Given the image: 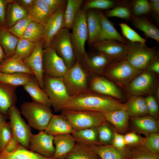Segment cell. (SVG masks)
<instances>
[{"label": "cell", "mask_w": 159, "mask_h": 159, "mask_svg": "<svg viewBox=\"0 0 159 159\" xmlns=\"http://www.w3.org/2000/svg\"><path fill=\"white\" fill-rule=\"evenodd\" d=\"M54 138L44 131H39L35 135L32 134L28 149L47 157H53L55 151Z\"/></svg>", "instance_id": "16"}, {"label": "cell", "mask_w": 159, "mask_h": 159, "mask_svg": "<svg viewBox=\"0 0 159 159\" xmlns=\"http://www.w3.org/2000/svg\"><path fill=\"white\" fill-rule=\"evenodd\" d=\"M0 159H56L48 157L32 151L20 145L13 152L6 154L0 155Z\"/></svg>", "instance_id": "37"}, {"label": "cell", "mask_w": 159, "mask_h": 159, "mask_svg": "<svg viewBox=\"0 0 159 159\" xmlns=\"http://www.w3.org/2000/svg\"><path fill=\"white\" fill-rule=\"evenodd\" d=\"M90 76L80 62L76 60L68 69L62 79L70 97L77 95L89 90Z\"/></svg>", "instance_id": "4"}, {"label": "cell", "mask_w": 159, "mask_h": 159, "mask_svg": "<svg viewBox=\"0 0 159 159\" xmlns=\"http://www.w3.org/2000/svg\"><path fill=\"white\" fill-rule=\"evenodd\" d=\"M126 145H138L143 144L145 138L133 132H130L124 135Z\"/></svg>", "instance_id": "51"}, {"label": "cell", "mask_w": 159, "mask_h": 159, "mask_svg": "<svg viewBox=\"0 0 159 159\" xmlns=\"http://www.w3.org/2000/svg\"><path fill=\"white\" fill-rule=\"evenodd\" d=\"M26 11L32 21L43 26L52 14L44 0H34Z\"/></svg>", "instance_id": "20"}, {"label": "cell", "mask_w": 159, "mask_h": 159, "mask_svg": "<svg viewBox=\"0 0 159 159\" xmlns=\"http://www.w3.org/2000/svg\"><path fill=\"white\" fill-rule=\"evenodd\" d=\"M145 99L148 114L157 119L158 114V102L152 95L147 96Z\"/></svg>", "instance_id": "50"}, {"label": "cell", "mask_w": 159, "mask_h": 159, "mask_svg": "<svg viewBox=\"0 0 159 159\" xmlns=\"http://www.w3.org/2000/svg\"><path fill=\"white\" fill-rule=\"evenodd\" d=\"M90 76V91L112 97L120 101L123 100L124 97L122 91L115 83L101 75Z\"/></svg>", "instance_id": "13"}, {"label": "cell", "mask_w": 159, "mask_h": 159, "mask_svg": "<svg viewBox=\"0 0 159 159\" xmlns=\"http://www.w3.org/2000/svg\"><path fill=\"white\" fill-rule=\"evenodd\" d=\"M33 75L25 73H5L0 72V83L10 86L17 87L24 86Z\"/></svg>", "instance_id": "38"}, {"label": "cell", "mask_w": 159, "mask_h": 159, "mask_svg": "<svg viewBox=\"0 0 159 159\" xmlns=\"http://www.w3.org/2000/svg\"><path fill=\"white\" fill-rule=\"evenodd\" d=\"M34 0H17V2L26 10L31 6Z\"/></svg>", "instance_id": "58"}, {"label": "cell", "mask_w": 159, "mask_h": 159, "mask_svg": "<svg viewBox=\"0 0 159 159\" xmlns=\"http://www.w3.org/2000/svg\"><path fill=\"white\" fill-rule=\"evenodd\" d=\"M105 120L115 127L117 131L123 132L128 127L129 116L125 109L102 113Z\"/></svg>", "instance_id": "26"}, {"label": "cell", "mask_w": 159, "mask_h": 159, "mask_svg": "<svg viewBox=\"0 0 159 159\" xmlns=\"http://www.w3.org/2000/svg\"><path fill=\"white\" fill-rule=\"evenodd\" d=\"M73 130L98 127L106 120L102 113L87 110H62Z\"/></svg>", "instance_id": "9"}, {"label": "cell", "mask_w": 159, "mask_h": 159, "mask_svg": "<svg viewBox=\"0 0 159 159\" xmlns=\"http://www.w3.org/2000/svg\"><path fill=\"white\" fill-rule=\"evenodd\" d=\"M2 29V28L1 27V26L0 25V31Z\"/></svg>", "instance_id": "62"}, {"label": "cell", "mask_w": 159, "mask_h": 159, "mask_svg": "<svg viewBox=\"0 0 159 159\" xmlns=\"http://www.w3.org/2000/svg\"><path fill=\"white\" fill-rule=\"evenodd\" d=\"M43 42L42 40L38 42L30 56L23 61L32 71L40 87L44 89L43 68Z\"/></svg>", "instance_id": "18"}, {"label": "cell", "mask_w": 159, "mask_h": 159, "mask_svg": "<svg viewBox=\"0 0 159 159\" xmlns=\"http://www.w3.org/2000/svg\"><path fill=\"white\" fill-rule=\"evenodd\" d=\"M87 11L81 9L71 28V37L76 60L82 61L86 52L85 44L88 38Z\"/></svg>", "instance_id": "7"}, {"label": "cell", "mask_w": 159, "mask_h": 159, "mask_svg": "<svg viewBox=\"0 0 159 159\" xmlns=\"http://www.w3.org/2000/svg\"><path fill=\"white\" fill-rule=\"evenodd\" d=\"M104 14L107 18L114 17L126 20H130L133 16L130 6L120 2L112 9L106 11Z\"/></svg>", "instance_id": "41"}, {"label": "cell", "mask_w": 159, "mask_h": 159, "mask_svg": "<svg viewBox=\"0 0 159 159\" xmlns=\"http://www.w3.org/2000/svg\"><path fill=\"white\" fill-rule=\"evenodd\" d=\"M122 109H125V105L121 101L89 91L71 97L62 110H87L102 113Z\"/></svg>", "instance_id": "1"}, {"label": "cell", "mask_w": 159, "mask_h": 159, "mask_svg": "<svg viewBox=\"0 0 159 159\" xmlns=\"http://www.w3.org/2000/svg\"><path fill=\"white\" fill-rule=\"evenodd\" d=\"M158 75L147 69L142 70L124 89L127 95H153L159 85Z\"/></svg>", "instance_id": "5"}, {"label": "cell", "mask_w": 159, "mask_h": 159, "mask_svg": "<svg viewBox=\"0 0 159 159\" xmlns=\"http://www.w3.org/2000/svg\"><path fill=\"white\" fill-rule=\"evenodd\" d=\"M158 75L159 74V59L158 57L150 64L146 69Z\"/></svg>", "instance_id": "56"}, {"label": "cell", "mask_w": 159, "mask_h": 159, "mask_svg": "<svg viewBox=\"0 0 159 159\" xmlns=\"http://www.w3.org/2000/svg\"><path fill=\"white\" fill-rule=\"evenodd\" d=\"M115 41L110 40L100 41L92 46L98 52L106 55L114 61L126 59L127 52L126 44Z\"/></svg>", "instance_id": "17"}, {"label": "cell", "mask_w": 159, "mask_h": 159, "mask_svg": "<svg viewBox=\"0 0 159 159\" xmlns=\"http://www.w3.org/2000/svg\"><path fill=\"white\" fill-rule=\"evenodd\" d=\"M119 2L111 0H88L85 2L81 9L86 11L91 9H107L113 8Z\"/></svg>", "instance_id": "42"}, {"label": "cell", "mask_w": 159, "mask_h": 159, "mask_svg": "<svg viewBox=\"0 0 159 159\" xmlns=\"http://www.w3.org/2000/svg\"><path fill=\"white\" fill-rule=\"evenodd\" d=\"M28 16L26 10L21 6L16 0H12L7 7L5 24L9 29L21 19Z\"/></svg>", "instance_id": "32"}, {"label": "cell", "mask_w": 159, "mask_h": 159, "mask_svg": "<svg viewBox=\"0 0 159 159\" xmlns=\"http://www.w3.org/2000/svg\"><path fill=\"white\" fill-rule=\"evenodd\" d=\"M9 122H6L0 128V154L13 135Z\"/></svg>", "instance_id": "49"}, {"label": "cell", "mask_w": 159, "mask_h": 159, "mask_svg": "<svg viewBox=\"0 0 159 159\" xmlns=\"http://www.w3.org/2000/svg\"><path fill=\"white\" fill-rule=\"evenodd\" d=\"M43 68L44 75L62 77L68 69L62 59L51 47L43 48Z\"/></svg>", "instance_id": "12"}, {"label": "cell", "mask_w": 159, "mask_h": 159, "mask_svg": "<svg viewBox=\"0 0 159 159\" xmlns=\"http://www.w3.org/2000/svg\"><path fill=\"white\" fill-rule=\"evenodd\" d=\"M12 0H0V25L2 29H6L5 17L8 4Z\"/></svg>", "instance_id": "53"}, {"label": "cell", "mask_w": 159, "mask_h": 159, "mask_svg": "<svg viewBox=\"0 0 159 159\" xmlns=\"http://www.w3.org/2000/svg\"><path fill=\"white\" fill-rule=\"evenodd\" d=\"M83 2V0H67L64 14V28L71 29Z\"/></svg>", "instance_id": "34"}, {"label": "cell", "mask_w": 159, "mask_h": 159, "mask_svg": "<svg viewBox=\"0 0 159 159\" xmlns=\"http://www.w3.org/2000/svg\"><path fill=\"white\" fill-rule=\"evenodd\" d=\"M132 13L134 16L146 14L151 11L149 1L148 0L134 1L132 4Z\"/></svg>", "instance_id": "46"}, {"label": "cell", "mask_w": 159, "mask_h": 159, "mask_svg": "<svg viewBox=\"0 0 159 159\" xmlns=\"http://www.w3.org/2000/svg\"><path fill=\"white\" fill-rule=\"evenodd\" d=\"M87 11L88 42L89 45L92 46L98 41L101 30V24L95 10L91 9Z\"/></svg>", "instance_id": "29"}, {"label": "cell", "mask_w": 159, "mask_h": 159, "mask_svg": "<svg viewBox=\"0 0 159 159\" xmlns=\"http://www.w3.org/2000/svg\"><path fill=\"white\" fill-rule=\"evenodd\" d=\"M130 157L131 159H159L158 154L150 152L143 144L137 145L130 150Z\"/></svg>", "instance_id": "44"}, {"label": "cell", "mask_w": 159, "mask_h": 159, "mask_svg": "<svg viewBox=\"0 0 159 159\" xmlns=\"http://www.w3.org/2000/svg\"><path fill=\"white\" fill-rule=\"evenodd\" d=\"M132 122L135 130L147 136L149 134L158 132V124L156 119L150 115L132 117Z\"/></svg>", "instance_id": "25"}, {"label": "cell", "mask_w": 159, "mask_h": 159, "mask_svg": "<svg viewBox=\"0 0 159 159\" xmlns=\"http://www.w3.org/2000/svg\"><path fill=\"white\" fill-rule=\"evenodd\" d=\"M66 159H101L90 146L78 143L67 155Z\"/></svg>", "instance_id": "36"}, {"label": "cell", "mask_w": 159, "mask_h": 159, "mask_svg": "<svg viewBox=\"0 0 159 159\" xmlns=\"http://www.w3.org/2000/svg\"><path fill=\"white\" fill-rule=\"evenodd\" d=\"M111 145L119 149H123L126 147L124 135L117 132H115Z\"/></svg>", "instance_id": "54"}, {"label": "cell", "mask_w": 159, "mask_h": 159, "mask_svg": "<svg viewBox=\"0 0 159 159\" xmlns=\"http://www.w3.org/2000/svg\"><path fill=\"white\" fill-rule=\"evenodd\" d=\"M19 39L6 29L0 31V44L6 57L14 55Z\"/></svg>", "instance_id": "35"}, {"label": "cell", "mask_w": 159, "mask_h": 159, "mask_svg": "<svg viewBox=\"0 0 159 159\" xmlns=\"http://www.w3.org/2000/svg\"><path fill=\"white\" fill-rule=\"evenodd\" d=\"M154 95V97L158 102L159 100V85L157 87Z\"/></svg>", "instance_id": "61"}, {"label": "cell", "mask_w": 159, "mask_h": 159, "mask_svg": "<svg viewBox=\"0 0 159 159\" xmlns=\"http://www.w3.org/2000/svg\"><path fill=\"white\" fill-rule=\"evenodd\" d=\"M53 14L59 8L66 4L65 0H44Z\"/></svg>", "instance_id": "55"}, {"label": "cell", "mask_w": 159, "mask_h": 159, "mask_svg": "<svg viewBox=\"0 0 159 159\" xmlns=\"http://www.w3.org/2000/svg\"><path fill=\"white\" fill-rule=\"evenodd\" d=\"M142 70L133 68L125 59L114 61L105 70L103 75L124 89Z\"/></svg>", "instance_id": "8"}, {"label": "cell", "mask_w": 159, "mask_h": 159, "mask_svg": "<svg viewBox=\"0 0 159 159\" xmlns=\"http://www.w3.org/2000/svg\"><path fill=\"white\" fill-rule=\"evenodd\" d=\"M113 61L111 58L102 53L86 52L80 63L89 76H102L107 67Z\"/></svg>", "instance_id": "14"}, {"label": "cell", "mask_w": 159, "mask_h": 159, "mask_svg": "<svg viewBox=\"0 0 159 159\" xmlns=\"http://www.w3.org/2000/svg\"><path fill=\"white\" fill-rule=\"evenodd\" d=\"M6 121V116L0 112V128Z\"/></svg>", "instance_id": "60"}, {"label": "cell", "mask_w": 159, "mask_h": 159, "mask_svg": "<svg viewBox=\"0 0 159 159\" xmlns=\"http://www.w3.org/2000/svg\"><path fill=\"white\" fill-rule=\"evenodd\" d=\"M151 11L157 16H159V0H150L149 1Z\"/></svg>", "instance_id": "57"}, {"label": "cell", "mask_w": 159, "mask_h": 159, "mask_svg": "<svg viewBox=\"0 0 159 159\" xmlns=\"http://www.w3.org/2000/svg\"><path fill=\"white\" fill-rule=\"evenodd\" d=\"M24 90L31 97L33 102L42 104L51 107V103L49 98L44 89L39 85L34 75L23 86Z\"/></svg>", "instance_id": "24"}, {"label": "cell", "mask_w": 159, "mask_h": 159, "mask_svg": "<svg viewBox=\"0 0 159 159\" xmlns=\"http://www.w3.org/2000/svg\"><path fill=\"white\" fill-rule=\"evenodd\" d=\"M73 128L63 114L53 115L47 126L44 130L47 133L55 136L71 134Z\"/></svg>", "instance_id": "23"}, {"label": "cell", "mask_w": 159, "mask_h": 159, "mask_svg": "<svg viewBox=\"0 0 159 159\" xmlns=\"http://www.w3.org/2000/svg\"><path fill=\"white\" fill-rule=\"evenodd\" d=\"M76 142L71 134L54 136L55 153L53 157L56 159H66L67 155L74 147Z\"/></svg>", "instance_id": "22"}, {"label": "cell", "mask_w": 159, "mask_h": 159, "mask_svg": "<svg viewBox=\"0 0 159 159\" xmlns=\"http://www.w3.org/2000/svg\"><path fill=\"white\" fill-rule=\"evenodd\" d=\"M20 108L30 127L39 131L45 130L54 115L51 107L33 101L24 102Z\"/></svg>", "instance_id": "2"}, {"label": "cell", "mask_w": 159, "mask_h": 159, "mask_svg": "<svg viewBox=\"0 0 159 159\" xmlns=\"http://www.w3.org/2000/svg\"><path fill=\"white\" fill-rule=\"evenodd\" d=\"M37 43L33 42L24 38L19 39L13 56L23 61L31 54Z\"/></svg>", "instance_id": "39"}, {"label": "cell", "mask_w": 159, "mask_h": 159, "mask_svg": "<svg viewBox=\"0 0 159 159\" xmlns=\"http://www.w3.org/2000/svg\"><path fill=\"white\" fill-rule=\"evenodd\" d=\"M143 145L148 150L156 154L159 152V134L158 132L151 133L145 138Z\"/></svg>", "instance_id": "48"}, {"label": "cell", "mask_w": 159, "mask_h": 159, "mask_svg": "<svg viewBox=\"0 0 159 159\" xmlns=\"http://www.w3.org/2000/svg\"><path fill=\"white\" fill-rule=\"evenodd\" d=\"M50 46L64 62L68 69L72 67L76 61L70 32L64 28L54 37Z\"/></svg>", "instance_id": "10"}, {"label": "cell", "mask_w": 159, "mask_h": 159, "mask_svg": "<svg viewBox=\"0 0 159 159\" xmlns=\"http://www.w3.org/2000/svg\"><path fill=\"white\" fill-rule=\"evenodd\" d=\"M8 115L13 134L20 145L28 149L32 134L30 127L22 118L21 112L15 105L10 108Z\"/></svg>", "instance_id": "11"}, {"label": "cell", "mask_w": 159, "mask_h": 159, "mask_svg": "<svg viewBox=\"0 0 159 159\" xmlns=\"http://www.w3.org/2000/svg\"><path fill=\"white\" fill-rule=\"evenodd\" d=\"M95 10L99 19L101 26L98 42L110 40L126 44L127 41L117 30L112 23L108 20L102 11L101 10Z\"/></svg>", "instance_id": "19"}, {"label": "cell", "mask_w": 159, "mask_h": 159, "mask_svg": "<svg viewBox=\"0 0 159 159\" xmlns=\"http://www.w3.org/2000/svg\"><path fill=\"white\" fill-rule=\"evenodd\" d=\"M90 146L101 159H126L130 156V150L126 147L119 149L112 145H97Z\"/></svg>", "instance_id": "21"}, {"label": "cell", "mask_w": 159, "mask_h": 159, "mask_svg": "<svg viewBox=\"0 0 159 159\" xmlns=\"http://www.w3.org/2000/svg\"><path fill=\"white\" fill-rule=\"evenodd\" d=\"M98 127L73 130L71 134L76 143L89 146L100 145L98 138Z\"/></svg>", "instance_id": "33"}, {"label": "cell", "mask_w": 159, "mask_h": 159, "mask_svg": "<svg viewBox=\"0 0 159 159\" xmlns=\"http://www.w3.org/2000/svg\"><path fill=\"white\" fill-rule=\"evenodd\" d=\"M0 72L8 74L25 73L34 75L32 71L21 59L14 56L6 57L0 64Z\"/></svg>", "instance_id": "27"}, {"label": "cell", "mask_w": 159, "mask_h": 159, "mask_svg": "<svg viewBox=\"0 0 159 159\" xmlns=\"http://www.w3.org/2000/svg\"><path fill=\"white\" fill-rule=\"evenodd\" d=\"M66 4L53 13L44 25L43 48L50 46L54 37L64 28V14Z\"/></svg>", "instance_id": "15"}, {"label": "cell", "mask_w": 159, "mask_h": 159, "mask_svg": "<svg viewBox=\"0 0 159 159\" xmlns=\"http://www.w3.org/2000/svg\"><path fill=\"white\" fill-rule=\"evenodd\" d=\"M4 51L0 44V64L6 57Z\"/></svg>", "instance_id": "59"}, {"label": "cell", "mask_w": 159, "mask_h": 159, "mask_svg": "<svg viewBox=\"0 0 159 159\" xmlns=\"http://www.w3.org/2000/svg\"><path fill=\"white\" fill-rule=\"evenodd\" d=\"M125 104V109L129 117H135L148 114L145 98L142 96H128Z\"/></svg>", "instance_id": "30"}, {"label": "cell", "mask_w": 159, "mask_h": 159, "mask_svg": "<svg viewBox=\"0 0 159 159\" xmlns=\"http://www.w3.org/2000/svg\"><path fill=\"white\" fill-rule=\"evenodd\" d=\"M127 52L126 59L135 69L143 70L158 57V51L155 47H147L145 43L127 41Z\"/></svg>", "instance_id": "3"}, {"label": "cell", "mask_w": 159, "mask_h": 159, "mask_svg": "<svg viewBox=\"0 0 159 159\" xmlns=\"http://www.w3.org/2000/svg\"><path fill=\"white\" fill-rule=\"evenodd\" d=\"M98 138L100 145L112 144L114 133L106 121L97 128Z\"/></svg>", "instance_id": "43"}, {"label": "cell", "mask_w": 159, "mask_h": 159, "mask_svg": "<svg viewBox=\"0 0 159 159\" xmlns=\"http://www.w3.org/2000/svg\"><path fill=\"white\" fill-rule=\"evenodd\" d=\"M20 144L15 136L13 135L0 155H4L11 153L15 150Z\"/></svg>", "instance_id": "52"}, {"label": "cell", "mask_w": 159, "mask_h": 159, "mask_svg": "<svg viewBox=\"0 0 159 159\" xmlns=\"http://www.w3.org/2000/svg\"><path fill=\"white\" fill-rule=\"evenodd\" d=\"M17 87L0 83V112L6 116L10 108L15 105Z\"/></svg>", "instance_id": "28"}, {"label": "cell", "mask_w": 159, "mask_h": 159, "mask_svg": "<svg viewBox=\"0 0 159 159\" xmlns=\"http://www.w3.org/2000/svg\"><path fill=\"white\" fill-rule=\"evenodd\" d=\"M44 90L55 112L61 111L69 100V95L62 77H53L44 75Z\"/></svg>", "instance_id": "6"}, {"label": "cell", "mask_w": 159, "mask_h": 159, "mask_svg": "<svg viewBox=\"0 0 159 159\" xmlns=\"http://www.w3.org/2000/svg\"><path fill=\"white\" fill-rule=\"evenodd\" d=\"M44 33V26L32 21L28 24L22 38L38 43L42 40Z\"/></svg>", "instance_id": "40"}, {"label": "cell", "mask_w": 159, "mask_h": 159, "mask_svg": "<svg viewBox=\"0 0 159 159\" xmlns=\"http://www.w3.org/2000/svg\"><path fill=\"white\" fill-rule=\"evenodd\" d=\"M130 20L135 27L143 32L147 37L159 43V30L150 21L143 17L134 16Z\"/></svg>", "instance_id": "31"}, {"label": "cell", "mask_w": 159, "mask_h": 159, "mask_svg": "<svg viewBox=\"0 0 159 159\" xmlns=\"http://www.w3.org/2000/svg\"><path fill=\"white\" fill-rule=\"evenodd\" d=\"M32 21L28 16L20 19L8 29L19 39L22 38L28 24Z\"/></svg>", "instance_id": "47"}, {"label": "cell", "mask_w": 159, "mask_h": 159, "mask_svg": "<svg viewBox=\"0 0 159 159\" xmlns=\"http://www.w3.org/2000/svg\"><path fill=\"white\" fill-rule=\"evenodd\" d=\"M123 35L130 41L132 42L145 43L146 40L141 37L135 30L127 24L121 23L119 24Z\"/></svg>", "instance_id": "45"}]
</instances>
